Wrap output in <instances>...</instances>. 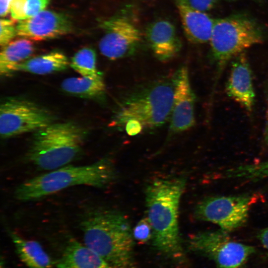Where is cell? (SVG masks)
I'll use <instances>...</instances> for the list:
<instances>
[{
    "label": "cell",
    "mask_w": 268,
    "mask_h": 268,
    "mask_svg": "<svg viewBox=\"0 0 268 268\" xmlns=\"http://www.w3.org/2000/svg\"><path fill=\"white\" fill-rule=\"evenodd\" d=\"M0 24V44L2 47L11 42L17 35V31L13 20L1 19Z\"/></svg>",
    "instance_id": "obj_24"
},
{
    "label": "cell",
    "mask_w": 268,
    "mask_h": 268,
    "mask_svg": "<svg viewBox=\"0 0 268 268\" xmlns=\"http://www.w3.org/2000/svg\"><path fill=\"white\" fill-rule=\"evenodd\" d=\"M71 23L65 15L49 10L19 20L16 25L17 35L34 41L56 38L71 32Z\"/></svg>",
    "instance_id": "obj_12"
},
{
    "label": "cell",
    "mask_w": 268,
    "mask_h": 268,
    "mask_svg": "<svg viewBox=\"0 0 268 268\" xmlns=\"http://www.w3.org/2000/svg\"><path fill=\"white\" fill-rule=\"evenodd\" d=\"M85 136L83 129L75 123H52L35 132L26 158L44 170L67 165L79 157Z\"/></svg>",
    "instance_id": "obj_5"
},
{
    "label": "cell",
    "mask_w": 268,
    "mask_h": 268,
    "mask_svg": "<svg viewBox=\"0 0 268 268\" xmlns=\"http://www.w3.org/2000/svg\"><path fill=\"white\" fill-rule=\"evenodd\" d=\"M104 34L99 47L106 58L117 60L131 56L138 49L141 35L137 26L126 15L112 17L101 23Z\"/></svg>",
    "instance_id": "obj_10"
},
{
    "label": "cell",
    "mask_w": 268,
    "mask_h": 268,
    "mask_svg": "<svg viewBox=\"0 0 268 268\" xmlns=\"http://www.w3.org/2000/svg\"><path fill=\"white\" fill-rule=\"evenodd\" d=\"M116 176L114 165L108 158L89 165H66L25 181L16 188L14 196L18 200L29 201L74 186L103 188L112 182Z\"/></svg>",
    "instance_id": "obj_4"
},
{
    "label": "cell",
    "mask_w": 268,
    "mask_h": 268,
    "mask_svg": "<svg viewBox=\"0 0 268 268\" xmlns=\"http://www.w3.org/2000/svg\"><path fill=\"white\" fill-rule=\"evenodd\" d=\"M252 199L246 195L210 197L198 203L195 215L199 220L215 223L229 232L245 224Z\"/></svg>",
    "instance_id": "obj_9"
},
{
    "label": "cell",
    "mask_w": 268,
    "mask_h": 268,
    "mask_svg": "<svg viewBox=\"0 0 268 268\" xmlns=\"http://www.w3.org/2000/svg\"><path fill=\"white\" fill-rule=\"evenodd\" d=\"M258 238L264 248L267 250L268 255V227L260 231L258 234Z\"/></svg>",
    "instance_id": "obj_28"
},
{
    "label": "cell",
    "mask_w": 268,
    "mask_h": 268,
    "mask_svg": "<svg viewBox=\"0 0 268 268\" xmlns=\"http://www.w3.org/2000/svg\"><path fill=\"white\" fill-rule=\"evenodd\" d=\"M188 245L192 251L213 261L218 268H239L255 252L254 247L234 241L221 229L194 234Z\"/></svg>",
    "instance_id": "obj_7"
},
{
    "label": "cell",
    "mask_w": 268,
    "mask_h": 268,
    "mask_svg": "<svg viewBox=\"0 0 268 268\" xmlns=\"http://www.w3.org/2000/svg\"><path fill=\"white\" fill-rule=\"evenodd\" d=\"M62 89L70 94L84 98H93L102 94L105 90L103 77H72L64 79Z\"/></svg>",
    "instance_id": "obj_20"
},
{
    "label": "cell",
    "mask_w": 268,
    "mask_h": 268,
    "mask_svg": "<svg viewBox=\"0 0 268 268\" xmlns=\"http://www.w3.org/2000/svg\"><path fill=\"white\" fill-rule=\"evenodd\" d=\"M186 185V178L156 179L145 191L147 218L152 229L153 246L175 259L183 255L179 234L180 201Z\"/></svg>",
    "instance_id": "obj_1"
},
{
    "label": "cell",
    "mask_w": 268,
    "mask_h": 268,
    "mask_svg": "<svg viewBox=\"0 0 268 268\" xmlns=\"http://www.w3.org/2000/svg\"><path fill=\"white\" fill-rule=\"evenodd\" d=\"M174 97L170 117V131L181 133L190 129L195 124V96L191 85L188 68L183 66L174 79Z\"/></svg>",
    "instance_id": "obj_11"
},
{
    "label": "cell",
    "mask_w": 268,
    "mask_h": 268,
    "mask_svg": "<svg viewBox=\"0 0 268 268\" xmlns=\"http://www.w3.org/2000/svg\"><path fill=\"white\" fill-rule=\"evenodd\" d=\"M133 236L139 242H145L152 237V229L147 217L141 219L133 231Z\"/></svg>",
    "instance_id": "obj_23"
},
{
    "label": "cell",
    "mask_w": 268,
    "mask_h": 268,
    "mask_svg": "<svg viewBox=\"0 0 268 268\" xmlns=\"http://www.w3.org/2000/svg\"><path fill=\"white\" fill-rule=\"evenodd\" d=\"M34 47L31 40L22 38L10 42L2 47L0 54V73L7 75L14 67L30 58Z\"/></svg>",
    "instance_id": "obj_19"
},
{
    "label": "cell",
    "mask_w": 268,
    "mask_h": 268,
    "mask_svg": "<svg viewBox=\"0 0 268 268\" xmlns=\"http://www.w3.org/2000/svg\"><path fill=\"white\" fill-rule=\"evenodd\" d=\"M226 83L229 97L240 104L247 111H252L255 99L251 69L244 53L233 58Z\"/></svg>",
    "instance_id": "obj_13"
},
{
    "label": "cell",
    "mask_w": 268,
    "mask_h": 268,
    "mask_svg": "<svg viewBox=\"0 0 268 268\" xmlns=\"http://www.w3.org/2000/svg\"><path fill=\"white\" fill-rule=\"evenodd\" d=\"M264 38L261 26L246 14H235L215 19L209 41L216 67L214 90L228 62L245 50L262 43Z\"/></svg>",
    "instance_id": "obj_6"
},
{
    "label": "cell",
    "mask_w": 268,
    "mask_h": 268,
    "mask_svg": "<svg viewBox=\"0 0 268 268\" xmlns=\"http://www.w3.org/2000/svg\"><path fill=\"white\" fill-rule=\"evenodd\" d=\"M68 65L69 62L64 53L53 51L28 59L16 66L13 71L44 75L65 70Z\"/></svg>",
    "instance_id": "obj_18"
},
{
    "label": "cell",
    "mask_w": 268,
    "mask_h": 268,
    "mask_svg": "<svg viewBox=\"0 0 268 268\" xmlns=\"http://www.w3.org/2000/svg\"><path fill=\"white\" fill-rule=\"evenodd\" d=\"M241 173L244 179L259 180L268 177V159L257 164L242 166Z\"/></svg>",
    "instance_id": "obj_22"
},
{
    "label": "cell",
    "mask_w": 268,
    "mask_h": 268,
    "mask_svg": "<svg viewBox=\"0 0 268 268\" xmlns=\"http://www.w3.org/2000/svg\"><path fill=\"white\" fill-rule=\"evenodd\" d=\"M57 268H111L97 253L77 240H69Z\"/></svg>",
    "instance_id": "obj_16"
},
{
    "label": "cell",
    "mask_w": 268,
    "mask_h": 268,
    "mask_svg": "<svg viewBox=\"0 0 268 268\" xmlns=\"http://www.w3.org/2000/svg\"><path fill=\"white\" fill-rule=\"evenodd\" d=\"M96 53L91 48H84L72 57L70 66L81 76L93 78L102 77L97 68Z\"/></svg>",
    "instance_id": "obj_21"
},
{
    "label": "cell",
    "mask_w": 268,
    "mask_h": 268,
    "mask_svg": "<svg viewBox=\"0 0 268 268\" xmlns=\"http://www.w3.org/2000/svg\"><path fill=\"white\" fill-rule=\"evenodd\" d=\"M84 244L111 268H133L134 236L128 220L115 210L92 212L80 223Z\"/></svg>",
    "instance_id": "obj_2"
},
{
    "label": "cell",
    "mask_w": 268,
    "mask_h": 268,
    "mask_svg": "<svg viewBox=\"0 0 268 268\" xmlns=\"http://www.w3.org/2000/svg\"><path fill=\"white\" fill-rule=\"evenodd\" d=\"M9 235L19 259L29 268H51L53 266L50 257L38 242L24 239L12 231Z\"/></svg>",
    "instance_id": "obj_17"
},
{
    "label": "cell",
    "mask_w": 268,
    "mask_h": 268,
    "mask_svg": "<svg viewBox=\"0 0 268 268\" xmlns=\"http://www.w3.org/2000/svg\"><path fill=\"white\" fill-rule=\"evenodd\" d=\"M188 40L202 44L210 41L215 19L193 7L189 0H174Z\"/></svg>",
    "instance_id": "obj_15"
},
{
    "label": "cell",
    "mask_w": 268,
    "mask_h": 268,
    "mask_svg": "<svg viewBox=\"0 0 268 268\" xmlns=\"http://www.w3.org/2000/svg\"><path fill=\"white\" fill-rule=\"evenodd\" d=\"M174 79L153 83L126 97L110 123L129 135L162 126L170 119L174 97Z\"/></svg>",
    "instance_id": "obj_3"
},
{
    "label": "cell",
    "mask_w": 268,
    "mask_h": 268,
    "mask_svg": "<svg viewBox=\"0 0 268 268\" xmlns=\"http://www.w3.org/2000/svg\"><path fill=\"white\" fill-rule=\"evenodd\" d=\"M189 1L193 7L205 12L211 9L218 0H189Z\"/></svg>",
    "instance_id": "obj_27"
},
{
    "label": "cell",
    "mask_w": 268,
    "mask_h": 268,
    "mask_svg": "<svg viewBox=\"0 0 268 268\" xmlns=\"http://www.w3.org/2000/svg\"><path fill=\"white\" fill-rule=\"evenodd\" d=\"M264 142L265 144H268V107L266 115V124L264 134Z\"/></svg>",
    "instance_id": "obj_30"
},
{
    "label": "cell",
    "mask_w": 268,
    "mask_h": 268,
    "mask_svg": "<svg viewBox=\"0 0 268 268\" xmlns=\"http://www.w3.org/2000/svg\"><path fill=\"white\" fill-rule=\"evenodd\" d=\"M145 37L155 57L160 61L168 62L177 56L182 48L176 28L169 21L157 20L150 23Z\"/></svg>",
    "instance_id": "obj_14"
},
{
    "label": "cell",
    "mask_w": 268,
    "mask_h": 268,
    "mask_svg": "<svg viewBox=\"0 0 268 268\" xmlns=\"http://www.w3.org/2000/svg\"><path fill=\"white\" fill-rule=\"evenodd\" d=\"M12 0H0V14L1 17L5 16L10 10Z\"/></svg>",
    "instance_id": "obj_29"
},
{
    "label": "cell",
    "mask_w": 268,
    "mask_h": 268,
    "mask_svg": "<svg viewBox=\"0 0 268 268\" xmlns=\"http://www.w3.org/2000/svg\"><path fill=\"white\" fill-rule=\"evenodd\" d=\"M27 0H12L10 6L11 16L15 20L26 18L25 6Z\"/></svg>",
    "instance_id": "obj_26"
},
{
    "label": "cell",
    "mask_w": 268,
    "mask_h": 268,
    "mask_svg": "<svg viewBox=\"0 0 268 268\" xmlns=\"http://www.w3.org/2000/svg\"><path fill=\"white\" fill-rule=\"evenodd\" d=\"M253 0L257 1H261V0Z\"/></svg>",
    "instance_id": "obj_31"
},
{
    "label": "cell",
    "mask_w": 268,
    "mask_h": 268,
    "mask_svg": "<svg viewBox=\"0 0 268 268\" xmlns=\"http://www.w3.org/2000/svg\"><path fill=\"white\" fill-rule=\"evenodd\" d=\"M51 114L26 100L8 98L0 107V134L6 139L36 132L52 123Z\"/></svg>",
    "instance_id": "obj_8"
},
{
    "label": "cell",
    "mask_w": 268,
    "mask_h": 268,
    "mask_svg": "<svg viewBox=\"0 0 268 268\" xmlns=\"http://www.w3.org/2000/svg\"><path fill=\"white\" fill-rule=\"evenodd\" d=\"M50 0H27L25 14L27 18L32 17L43 11Z\"/></svg>",
    "instance_id": "obj_25"
}]
</instances>
